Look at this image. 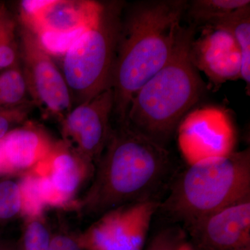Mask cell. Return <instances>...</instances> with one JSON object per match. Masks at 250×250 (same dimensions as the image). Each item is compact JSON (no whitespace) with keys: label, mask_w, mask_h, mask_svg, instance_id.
Listing matches in <instances>:
<instances>
[{"label":"cell","mask_w":250,"mask_h":250,"mask_svg":"<svg viewBox=\"0 0 250 250\" xmlns=\"http://www.w3.org/2000/svg\"><path fill=\"white\" fill-rule=\"evenodd\" d=\"M22 200V215L28 218L41 216L46 207L42 200L39 177L33 172L22 174L19 181Z\"/></svg>","instance_id":"obj_20"},{"label":"cell","mask_w":250,"mask_h":250,"mask_svg":"<svg viewBox=\"0 0 250 250\" xmlns=\"http://www.w3.org/2000/svg\"><path fill=\"white\" fill-rule=\"evenodd\" d=\"M183 229L194 250H250V199Z\"/></svg>","instance_id":"obj_11"},{"label":"cell","mask_w":250,"mask_h":250,"mask_svg":"<svg viewBox=\"0 0 250 250\" xmlns=\"http://www.w3.org/2000/svg\"><path fill=\"white\" fill-rule=\"evenodd\" d=\"M21 50L24 64L22 72L31 102L46 114L62 121L73 108L62 72L26 27L21 31Z\"/></svg>","instance_id":"obj_9"},{"label":"cell","mask_w":250,"mask_h":250,"mask_svg":"<svg viewBox=\"0 0 250 250\" xmlns=\"http://www.w3.org/2000/svg\"><path fill=\"white\" fill-rule=\"evenodd\" d=\"M176 250H194V249L192 248L191 245L190 244V243L187 241V240H186Z\"/></svg>","instance_id":"obj_24"},{"label":"cell","mask_w":250,"mask_h":250,"mask_svg":"<svg viewBox=\"0 0 250 250\" xmlns=\"http://www.w3.org/2000/svg\"><path fill=\"white\" fill-rule=\"evenodd\" d=\"M22 215V200L19 181L5 177L0 180V225Z\"/></svg>","instance_id":"obj_19"},{"label":"cell","mask_w":250,"mask_h":250,"mask_svg":"<svg viewBox=\"0 0 250 250\" xmlns=\"http://www.w3.org/2000/svg\"><path fill=\"white\" fill-rule=\"evenodd\" d=\"M157 213L185 228L250 199V149L197 161L174 174Z\"/></svg>","instance_id":"obj_4"},{"label":"cell","mask_w":250,"mask_h":250,"mask_svg":"<svg viewBox=\"0 0 250 250\" xmlns=\"http://www.w3.org/2000/svg\"><path fill=\"white\" fill-rule=\"evenodd\" d=\"M54 143L45 131L30 122L10 131L0 140V156L9 176L34 170Z\"/></svg>","instance_id":"obj_14"},{"label":"cell","mask_w":250,"mask_h":250,"mask_svg":"<svg viewBox=\"0 0 250 250\" xmlns=\"http://www.w3.org/2000/svg\"><path fill=\"white\" fill-rule=\"evenodd\" d=\"M49 250H83L75 236L63 231L52 232Z\"/></svg>","instance_id":"obj_23"},{"label":"cell","mask_w":250,"mask_h":250,"mask_svg":"<svg viewBox=\"0 0 250 250\" xmlns=\"http://www.w3.org/2000/svg\"><path fill=\"white\" fill-rule=\"evenodd\" d=\"M27 82L23 72L12 67L0 74V108H14L33 103L27 100Z\"/></svg>","instance_id":"obj_17"},{"label":"cell","mask_w":250,"mask_h":250,"mask_svg":"<svg viewBox=\"0 0 250 250\" xmlns=\"http://www.w3.org/2000/svg\"><path fill=\"white\" fill-rule=\"evenodd\" d=\"M190 57L197 70L215 86L241 79V52L228 31L214 26L201 27L200 35H195L192 41Z\"/></svg>","instance_id":"obj_13"},{"label":"cell","mask_w":250,"mask_h":250,"mask_svg":"<svg viewBox=\"0 0 250 250\" xmlns=\"http://www.w3.org/2000/svg\"><path fill=\"white\" fill-rule=\"evenodd\" d=\"M113 104V90L109 88L72 108L61 121L62 141L95 166L111 135Z\"/></svg>","instance_id":"obj_10"},{"label":"cell","mask_w":250,"mask_h":250,"mask_svg":"<svg viewBox=\"0 0 250 250\" xmlns=\"http://www.w3.org/2000/svg\"><path fill=\"white\" fill-rule=\"evenodd\" d=\"M176 133L179 149L189 164L234 152V125L231 115L220 106H195L184 116Z\"/></svg>","instance_id":"obj_8"},{"label":"cell","mask_w":250,"mask_h":250,"mask_svg":"<svg viewBox=\"0 0 250 250\" xmlns=\"http://www.w3.org/2000/svg\"><path fill=\"white\" fill-rule=\"evenodd\" d=\"M185 0H146L124 8L112 75L113 113L124 123L135 94L173 53Z\"/></svg>","instance_id":"obj_2"},{"label":"cell","mask_w":250,"mask_h":250,"mask_svg":"<svg viewBox=\"0 0 250 250\" xmlns=\"http://www.w3.org/2000/svg\"><path fill=\"white\" fill-rule=\"evenodd\" d=\"M207 25L228 31L236 41L241 55V77L249 95L250 88V6L241 8Z\"/></svg>","instance_id":"obj_15"},{"label":"cell","mask_w":250,"mask_h":250,"mask_svg":"<svg viewBox=\"0 0 250 250\" xmlns=\"http://www.w3.org/2000/svg\"><path fill=\"white\" fill-rule=\"evenodd\" d=\"M187 238V233L180 225L167 227L156 233L144 250H176Z\"/></svg>","instance_id":"obj_21"},{"label":"cell","mask_w":250,"mask_h":250,"mask_svg":"<svg viewBox=\"0 0 250 250\" xmlns=\"http://www.w3.org/2000/svg\"><path fill=\"white\" fill-rule=\"evenodd\" d=\"M52 235L42 215L28 218L16 250H49Z\"/></svg>","instance_id":"obj_18"},{"label":"cell","mask_w":250,"mask_h":250,"mask_svg":"<svg viewBox=\"0 0 250 250\" xmlns=\"http://www.w3.org/2000/svg\"><path fill=\"white\" fill-rule=\"evenodd\" d=\"M125 4L104 2L96 22L63 55L62 74L73 108L111 88L117 44Z\"/></svg>","instance_id":"obj_5"},{"label":"cell","mask_w":250,"mask_h":250,"mask_svg":"<svg viewBox=\"0 0 250 250\" xmlns=\"http://www.w3.org/2000/svg\"><path fill=\"white\" fill-rule=\"evenodd\" d=\"M161 200L134 202L104 213L78 236L83 250H144Z\"/></svg>","instance_id":"obj_7"},{"label":"cell","mask_w":250,"mask_h":250,"mask_svg":"<svg viewBox=\"0 0 250 250\" xmlns=\"http://www.w3.org/2000/svg\"><path fill=\"white\" fill-rule=\"evenodd\" d=\"M248 6L250 0H193L190 3L188 1L186 13L191 20L190 24L197 28Z\"/></svg>","instance_id":"obj_16"},{"label":"cell","mask_w":250,"mask_h":250,"mask_svg":"<svg viewBox=\"0 0 250 250\" xmlns=\"http://www.w3.org/2000/svg\"><path fill=\"white\" fill-rule=\"evenodd\" d=\"M175 174L167 148L124 123L112 128L93 182L75 204L82 217H100L121 206L159 200Z\"/></svg>","instance_id":"obj_1"},{"label":"cell","mask_w":250,"mask_h":250,"mask_svg":"<svg viewBox=\"0 0 250 250\" xmlns=\"http://www.w3.org/2000/svg\"><path fill=\"white\" fill-rule=\"evenodd\" d=\"M196 31L191 24L181 27L170 59L135 94L126 115V124L164 147L207 88L190 57Z\"/></svg>","instance_id":"obj_3"},{"label":"cell","mask_w":250,"mask_h":250,"mask_svg":"<svg viewBox=\"0 0 250 250\" xmlns=\"http://www.w3.org/2000/svg\"><path fill=\"white\" fill-rule=\"evenodd\" d=\"M0 250H11L9 247L6 246V245L0 240Z\"/></svg>","instance_id":"obj_25"},{"label":"cell","mask_w":250,"mask_h":250,"mask_svg":"<svg viewBox=\"0 0 250 250\" xmlns=\"http://www.w3.org/2000/svg\"><path fill=\"white\" fill-rule=\"evenodd\" d=\"M31 104L14 108H0V140L25 123Z\"/></svg>","instance_id":"obj_22"},{"label":"cell","mask_w":250,"mask_h":250,"mask_svg":"<svg viewBox=\"0 0 250 250\" xmlns=\"http://www.w3.org/2000/svg\"><path fill=\"white\" fill-rule=\"evenodd\" d=\"M103 4L86 0L22 1L21 16L47 53L64 55L96 22Z\"/></svg>","instance_id":"obj_6"},{"label":"cell","mask_w":250,"mask_h":250,"mask_svg":"<svg viewBox=\"0 0 250 250\" xmlns=\"http://www.w3.org/2000/svg\"><path fill=\"white\" fill-rule=\"evenodd\" d=\"M95 166L85 160L64 141L54 143L45 159L31 172L45 177L50 189L53 207L75 206V195L90 177Z\"/></svg>","instance_id":"obj_12"}]
</instances>
